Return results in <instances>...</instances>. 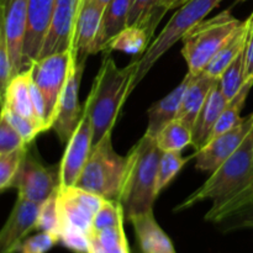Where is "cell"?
Masks as SVG:
<instances>
[{"label":"cell","mask_w":253,"mask_h":253,"mask_svg":"<svg viewBox=\"0 0 253 253\" xmlns=\"http://www.w3.org/2000/svg\"><path fill=\"white\" fill-rule=\"evenodd\" d=\"M211 200L205 220L219 224L253 200V128L239 150L227 158L207 182L174 209L188 210L198 203Z\"/></svg>","instance_id":"obj_1"},{"label":"cell","mask_w":253,"mask_h":253,"mask_svg":"<svg viewBox=\"0 0 253 253\" xmlns=\"http://www.w3.org/2000/svg\"><path fill=\"white\" fill-rule=\"evenodd\" d=\"M110 52L105 51L83 108L93 125L94 145L106 133L113 132L121 108L132 93V83L138 68L140 57H135L127 66L120 68L116 66Z\"/></svg>","instance_id":"obj_2"},{"label":"cell","mask_w":253,"mask_h":253,"mask_svg":"<svg viewBox=\"0 0 253 253\" xmlns=\"http://www.w3.org/2000/svg\"><path fill=\"white\" fill-rule=\"evenodd\" d=\"M162 151L156 138L142 136L126 156V168L119 202L127 219L153 211L158 198L157 178Z\"/></svg>","instance_id":"obj_3"},{"label":"cell","mask_w":253,"mask_h":253,"mask_svg":"<svg viewBox=\"0 0 253 253\" xmlns=\"http://www.w3.org/2000/svg\"><path fill=\"white\" fill-rule=\"evenodd\" d=\"M242 25L230 10L203 20L183 37L182 54L193 76L203 73L219 49L236 34Z\"/></svg>","instance_id":"obj_4"},{"label":"cell","mask_w":253,"mask_h":253,"mask_svg":"<svg viewBox=\"0 0 253 253\" xmlns=\"http://www.w3.org/2000/svg\"><path fill=\"white\" fill-rule=\"evenodd\" d=\"M221 1L222 0H188L180 5L155 41L151 42L147 51L138 58V68L133 79L132 90L142 82L156 62L168 49L172 48L173 44L180 41L188 31L205 20Z\"/></svg>","instance_id":"obj_5"},{"label":"cell","mask_w":253,"mask_h":253,"mask_svg":"<svg viewBox=\"0 0 253 253\" xmlns=\"http://www.w3.org/2000/svg\"><path fill=\"white\" fill-rule=\"evenodd\" d=\"M111 133H106L93 146L76 185L105 199L118 200L125 174L126 157L115 152Z\"/></svg>","instance_id":"obj_6"},{"label":"cell","mask_w":253,"mask_h":253,"mask_svg":"<svg viewBox=\"0 0 253 253\" xmlns=\"http://www.w3.org/2000/svg\"><path fill=\"white\" fill-rule=\"evenodd\" d=\"M72 53H73V48L49 54V56L36 59L30 66L32 81L40 89L46 101L47 120L51 128L57 104L66 84Z\"/></svg>","instance_id":"obj_7"},{"label":"cell","mask_w":253,"mask_h":253,"mask_svg":"<svg viewBox=\"0 0 253 253\" xmlns=\"http://www.w3.org/2000/svg\"><path fill=\"white\" fill-rule=\"evenodd\" d=\"M105 198L77 185L59 188L57 193L59 227L71 226L90 235L95 214Z\"/></svg>","instance_id":"obj_8"},{"label":"cell","mask_w":253,"mask_h":253,"mask_svg":"<svg viewBox=\"0 0 253 253\" xmlns=\"http://www.w3.org/2000/svg\"><path fill=\"white\" fill-rule=\"evenodd\" d=\"M84 66L85 63L78 61L76 52L73 51L66 84H64L61 96H59L51 128L57 133L62 143L68 142L72 133L74 132L81 121L82 114H83V110L79 105L78 96Z\"/></svg>","instance_id":"obj_9"},{"label":"cell","mask_w":253,"mask_h":253,"mask_svg":"<svg viewBox=\"0 0 253 253\" xmlns=\"http://www.w3.org/2000/svg\"><path fill=\"white\" fill-rule=\"evenodd\" d=\"M12 188L17 190L19 198L36 203L44 202L59 189V167H47L27 150Z\"/></svg>","instance_id":"obj_10"},{"label":"cell","mask_w":253,"mask_h":253,"mask_svg":"<svg viewBox=\"0 0 253 253\" xmlns=\"http://www.w3.org/2000/svg\"><path fill=\"white\" fill-rule=\"evenodd\" d=\"M94 146V130L88 113L83 109L82 119L71 138L59 163V188L73 187L81 177Z\"/></svg>","instance_id":"obj_11"},{"label":"cell","mask_w":253,"mask_h":253,"mask_svg":"<svg viewBox=\"0 0 253 253\" xmlns=\"http://www.w3.org/2000/svg\"><path fill=\"white\" fill-rule=\"evenodd\" d=\"M253 128V113L242 119L236 126L215 136L195 153L197 168L203 172L212 173L227 158L231 157Z\"/></svg>","instance_id":"obj_12"},{"label":"cell","mask_w":253,"mask_h":253,"mask_svg":"<svg viewBox=\"0 0 253 253\" xmlns=\"http://www.w3.org/2000/svg\"><path fill=\"white\" fill-rule=\"evenodd\" d=\"M83 0H56L51 24L39 58L73 48Z\"/></svg>","instance_id":"obj_13"},{"label":"cell","mask_w":253,"mask_h":253,"mask_svg":"<svg viewBox=\"0 0 253 253\" xmlns=\"http://www.w3.org/2000/svg\"><path fill=\"white\" fill-rule=\"evenodd\" d=\"M41 203L17 197L6 222L0 231V253H17L37 227Z\"/></svg>","instance_id":"obj_14"},{"label":"cell","mask_w":253,"mask_h":253,"mask_svg":"<svg viewBox=\"0 0 253 253\" xmlns=\"http://www.w3.org/2000/svg\"><path fill=\"white\" fill-rule=\"evenodd\" d=\"M29 0H0V29L5 32L15 74L24 71V42Z\"/></svg>","instance_id":"obj_15"},{"label":"cell","mask_w":253,"mask_h":253,"mask_svg":"<svg viewBox=\"0 0 253 253\" xmlns=\"http://www.w3.org/2000/svg\"><path fill=\"white\" fill-rule=\"evenodd\" d=\"M56 0H29L24 42V69L39 59L51 24Z\"/></svg>","instance_id":"obj_16"},{"label":"cell","mask_w":253,"mask_h":253,"mask_svg":"<svg viewBox=\"0 0 253 253\" xmlns=\"http://www.w3.org/2000/svg\"><path fill=\"white\" fill-rule=\"evenodd\" d=\"M104 11L105 9L94 0H83L73 43V51L76 52L78 61L85 63L90 54L98 53Z\"/></svg>","instance_id":"obj_17"},{"label":"cell","mask_w":253,"mask_h":253,"mask_svg":"<svg viewBox=\"0 0 253 253\" xmlns=\"http://www.w3.org/2000/svg\"><path fill=\"white\" fill-rule=\"evenodd\" d=\"M128 221L135 231L138 253H177L172 240L155 219L153 211L136 215Z\"/></svg>","instance_id":"obj_18"},{"label":"cell","mask_w":253,"mask_h":253,"mask_svg":"<svg viewBox=\"0 0 253 253\" xmlns=\"http://www.w3.org/2000/svg\"><path fill=\"white\" fill-rule=\"evenodd\" d=\"M227 103H229V99L222 91L220 81L217 79L193 126V147L197 151L208 143L212 130Z\"/></svg>","instance_id":"obj_19"},{"label":"cell","mask_w":253,"mask_h":253,"mask_svg":"<svg viewBox=\"0 0 253 253\" xmlns=\"http://www.w3.org/2000/svg\"><path fill=\"white\" fill-rule=\"evenodd\" d=\"M193 78V74L189 72L184 77L182 82L173 89L170 93H168L165 98L161 100L156 101L147 111L148 123L147 130L145 133L148 136H152L156 138V136L165 128L166 126L173 120L177 119L178 113H179L180 104H182L183 96H184L185 90L189 85L190 81Z\"/></svg>","instance_id":"obj_20"},{"label":"cell","mask_w":253,"mask_h":253,"mask_svg":"<svg viewBox=\"0 0 253 253\" xmlns=\"http://www.w3.org/2000/svg\"><path fill=\"white\" fill-rule=\"evenodd\" d=\"M31 68L24 69L20 73L15 74L10 81L4 95L1 96V104L2 106H7L15 113L34 121L41 128L42 132H44L43 126L40 124L36 113H35L31 95Z\"/></svg>","instance_id":"obj_21"},{"label":"cell","mask_w":253,"mask_h":253,"mask_svg":"<svg viewBox=\"0 0 253 253\" xmlns=\"http://www.w3.org/2000/svg\"><path fill=\"white\" fill-rule=\"evenodd\" d=\"M216 82L217 79L207 76L204 72L198 76H193L192 81L185 90L184 96H183L179 113L177 115L178 120H180L193 130L195 120H197L210 90Z\"/></svg>","instance_id":"obj_22"},{"label":"cell","mask_w":253,"mask_h":253,"mask_svg":"<svg viewBox=\"0 0 253 253\" xmlns=\"http://www.w3.org/2000/svg\"><path fill=\"white\" fill-rule=\"evenodd\" d=\"M250 37V20L242 21V25L237 30L236 34L219 49L214 58L210 61L205 68L204 73L214 79H220L225 69L231 64V62L241 53L247 46Z\"/></svg>","instance_id":"obj_23"},{"label":"cell","mask_w":253,"mask_h":253,"mask_svg":"<svg viewBox=\"0 0 253 253\" xmlns=\"http://www.w3.org/2000/svg\"><path fill=\"white\" fill-rule=\"evenodd\" d=\"M131 0H111L105 7L98 41V52L105 51L109 42L128 26Z\"/></svg>","instance_id":"obj_24"},{"label":"cell","mask_w":253,"mask_h":253,"mask_svg":"<svg viewBox=\"0 0 253 253\" xmlns=\"http://www.w3.org/2000/svg\"><path fill=\"white\" fill-rule=\"evenodd\" d=\"M151 37L152 36L150 32L143 27L137 26V25H128L109 42L106 49L121 51L135 57H141L151 44Z\"/></svg>","instance_id":"obj_25"},{"label":"cell","mask_w":253,"mask_h":253,"mask_svg":"<svg viewBox=\"0 0 253 253\" xmlns=\"http://www.w3.org/2000/svg\"><path fill=\"white\" fill-rule=\"evenodd\" d=\"M163 0H131L128 25H137L153 36L156 25L167 10L162 6Z\"/></svg>","instance_id":"obj_26"},{"label":"cell","mask_w":253,"mask_h":253,"mask_svg":"<svg viewBox=\"0 0 253 253\" xmlns=\"http://www.w3.org/2000/svg\"><path fill=\"white\" fill-rule=\"evenodd\" d=\"M156 142L162 152H182L188 146H193V130L175 119L156 136Z\"/></svg>","instance_id":"obj_27"},{"label":"cell","mask_w":253,"mask_h":253,"mask_svg":"<svg viewBox=\"0 0 253 253\" xmlns=\"http://www.w3.org/2000/svg\"><path fill=\"white\" fill-rule=\"evenodd\" d=\"M252 85L253 78H249L246 81V83L244 84V86L241 88V90H240L234 98L230 99L229 103L226 104L225 109L222 110L221 115H220L219 120H217L216 125H215L209 140H211L215 136L220 135V133L225 132V131L230 130V128L236 126L237 124L242 120L241 111L242 109H244V105L245 103H246V99L247 96H249Z\"/></svg>","instance_id":"obj_28"},{"label":"cell","mask_w":253,"mask_h":253,"mask_svg":"<svg viewBox=\"0 0 253 253\" xmlns=\"http://www.w3.org/2000/svg\"><path fill=\"white\" fill-rule=\"evenodd\" d=\"M246 54L247 46L245 47L244 51L231 62L229 67L225 69L224 73L220 77V85H221L222 91L226 95V98L232 99L244 86L246 83Z\"/></svg>","instance_id":"obj_29"},{"label":"cell","mask_w":253,"mask_h":253,"mask_svg":"<svg viewBox=\"0 0 253 253\" xmlns=\"http://www.w3.org/2000/svg\"><path fill=\"white\" fill-rule=\"evenodd\" d=\"M190 158H185L180 155V152H169L166 151L162 152L158 167V178H157V192L161 194L165 188L172 183V180L179 174L180 170L189 162Z\"/></svg>","instance_id":"obj_30"},{"label":"cell","mask_w":253,"mask_h":253,"mask_svg":"<svg viewBox=\"0 0 253 253\" xmlns=\"http://www.w3.org/2000/svg\"><path fill=\"white\" fill-rule=\"evenodd\" d=\"M90 235L106 253H130L124 224L106 227L100 231H93Z\"/></svg>","instance_id":"obj_31"},{"label":"cell","mask_w":253,"mask_h":253,"mask_svg":"<svg viewBox=\"0 0 253 253\" xmlns=\"http://www.w3.org/2000/svg\"><path fill=\"white\" fill-rule=\"evenodd\" d=\"M27 150L29 146L6 155H0V190L1 192L12 188V183L24 162Z\"/></svg>","instance_id":"obj_32"},{"label":"cell","mask_w":253,"mask_h":253,"mask_svg":"<svg viewBox=\"0 0 253 253\" xmlns=\"http://www.w3.org/2000/svg\"><path fill=\"white\" fill-rule=\"evenodd\" d=\"M124 217H125V212H124V208L119 200L104 199L100 209L98 210L95 217H94L93 231H100L106 227L124 224Z\"/></svg>","instance_id":"obj_33"},{"label":"cell","mask_w":253,"mask_h":253,"mask_svg":"<svg viewBox=\"0 0 253 253\" xmlns=\"http://www.w3.org/2000/svg\"><path fill=\"white\" fill-rule=\"evenodd\" d=\"M57 190L48 199L41 203L39 220H37V231L52 232L58 235L59 231V214L58 204H57Z\"/></svg>","instance_id":"obj_34"},{"label":"cell","mask_w":253,"mask_h":253,"mask_svg":"<svg viewBox=\"0 0 253 253\" xmlns=\"http://www.w3.org/2000/svg\"><path fill=\"white\" fill-rule=\"evenodd\" d=\"M1 118H4L21 135V137L24 138L27 145H30L36 138V136L42 132L41 128L34 121L29 120V119L24 118L20 114L15 113L14 110H11L7 106H2Z\"/></svg>","instance_id":"obj_35"},{"label":"cell","mask_w":253,"mask_h":253,"mask_svg":"<svg viewBox=\"0 0 253 253\" xmlns=\"http://www.w3.org/2000/svg\"><path fill=\"white\" fill-rule=\"evenodd\" d=\"M59 244L74 253H88L90 235L71 226L59 227Z\"/></svg>","instance_id":"obj_36"},{"label":"cell","mask_w":253,"mask_h":253,"mask_svg":"<svg viewBox=\"0 0 253 253\" xmlns=\"http://www.w3.org/2000/svg\"><path fill=\"white\" fill-rule=\"evenodd\" d=\"M216 226L221 232H232L245 229L253 230V200L231 216L216 224Z\"/></svg>","instance_id":"obj_37"},{"label":"cell","mask_w":253,"mask_h":253,"mask_svg":"<svg viewBox=\"0 0 253 253\" xmlns=\"http://www.w3.org/2000/svg\"><path fill=\"white\" fill-rule=\"evenodd\" d=\"M57 244H59V236L52 232H41L27 237L21 245L19 253H47Z\"/></svg>","instance_id":"obj_38"},{"label":"cell","mask_w":253,"mask_h":253,"mask_svg":"<svg viewBox=\"0 0 253 253\" xmlns=\"http://www.w3.org/2000/svg\"><path fill=\"white\" fill-rule=\"evenodd\" d=\"M26 146L29 145L21 135L4 118H0V155L14 152Z\"/></svg>","instance_id":"obj_39"},{"label":"cell","mask_w":253,"mask_h":253,"mask_svg":"<svg viewBox=\"0 0 253 253\" xmlns=\"http://www.w3.org/2000/svg\"><path fill=\"white\" fill-rule=\"evenodd\" d=\"M14 76L15 68L9 51L6 36H5V32L0 29V88H1V96L4 95L5 90Z\"/></svg>","instance_id":"obj_40"},{"label":"cell","mask_w":253,"mask_h":253,"mask_svg":"<svg viewBox=\"0 0 253 253\" xmlns=\"http://www.w3.org/2000/svg\"><path fill=\"white\" fill-rule=\"evenodd\" d=\"M250 20V37L247 42V54H246V76L247 79L253 78V12Z\"/></svg>","instance_id":"obj_41"},{"label":"cell","mask_w":253,"mask_h":253,"mask_svg":"<svg viewBox=\"0 0 253 253\" xmlns=\"http://www.w3.org/2000/svg\"><path fill=\"white\" fill-rule=\"evenodd\" d=\"M88 253H106L100 247V245L95 241L93 236L90 235V245H89V252Z\"/></svg>","instance_id":"obj_42"},{"label":"cell","mask_w":253,"mask_h":253,"mask_svg":"<svg viewBox=\"0 0 253 253\" xmlns=\"http://www.w3.org/2000/svg\"><path fill=\"white\" fill-rule=\"evenodd\" d=\"M175 1H177V0H163L162 6L168 11V10H170V9H174Z\"/></svg>","instance_id":"obj_43"},{"label":"cell","mask_w":253,"mask_h":253,"mask_svg":"<svg viewBox=\"0 0 253 253\" xmlns=\"http://www.w3.org/2000/svg\"><path fill=\"white\" fill-rule=\"evenodd\" d=\"M94 1H95L96 4H98V5H100V6H103L104 9H105V7L108 6L109 4H110V1H111V0H94Z\"/></svg>","instance_id":"obj_44"},{"label":"cell","mask_w":253,"mask_h":253,"mask_svg":"<svg viewBox=\"0 0 253 253\" xmlns=\"http://www.w3.org/2000/svg\"><path fill=\"white\" fill-rule=\"evenodd\" d=\"M188 0H177V1H175V4H174V7H179L180 5H183L184 4V2H187Z\"/></svg>","instance_id":"obj_45"},{"label":"cell","mask_w":253,"mask_h":253,"mask_svg":"<svg viewBox=\"0 0 253 253\" xmlns=\"http://www.w3.org/2000/svg\"><path fill=\"white\" fill-rule=\"evenodd\" d=\"M242 1H246V0H237V2H242Z\"/></svg>","instance_id":"obj_46"}]
</instances>
